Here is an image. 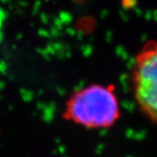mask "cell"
I'll list each match as a JSON object with an SVG mask.
<instances>
[{
  "instance_id": "6da1fadb",
  "label": "cell",
  "mask_w": 157,
  "mask_h": 157,
  "mask_svg": "<svg viewBox=\"0 0 157 157\" xmlns=\"http://www.w3.org/2000/svg\"><path fill=\"white\" fill-rule=\"evenodd\" d=\"M66 117L88 127H109L119 117L117 98L110 87H86L75 94L68 102Z\"/></svg>"
},
{
  "instance_id": "7a4b0ae2",
  "label": "cell",
  "mask_w": 157,
  "mask_h": 157,
  "mask_svg": "<svg viewBox=\"0 0 157 157\" xmlns=\"http://www.w3.org/2000/svg\"><path fill=\"white\" fill-rule=\"evenodd\" d=\"M132 78L133 97L140 111L157 123V43H147L137 53Z\"/></svg>"
}]
</instances>
